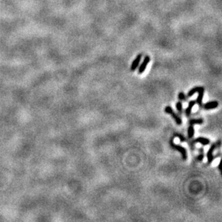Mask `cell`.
Returning a JSON list of instances; mask_svg holds the SVG:
<instances>
[{
  "mask_svg": "<svg viewBox=\"0 0 222 222\" xmlns=\"http://www.w3.org/2000/svg\"><path fill=\"white\" fill-rule=\"evenodd\" d=\"M219 103L217 101H209V102L206 103L204 105V108L206 110H211L216 109L217 107H218Z\"/></svg>",
  "mask_w": 222,
  "mask_h": 222,
  "instance_id": "5",
  "label": "cell"
},
{
  "mask_svg": "<svg viewBox=\"0 0 222 222\" xmlns=\"http://www.w3.org/2000/svg\"><path fill=\"white\" fill-rule=\"evenodd\" d=\"M203 88H204L203 86H197V87H195V88H192L191 90H190L189 92L188 93V97H191L192 96H193L194 94H196V93L198 92V91H200V90L203 89Z\"/></svg>",
  "mask_w": 222,
  "mask_h": 222,
  "instance_id": "10",
  "label": "cell"
},
{
  "mask_svg": "<svg viewBox=\"0 0 222 222\" xmlns=\"http://www.w3.org/2000/svg\"><path fill=\"white\" fill-rule=\"evenodd\" d=\"M176 109L178 110L179 112H182L183 111V105H182V103L181 102V101H178V102H177L176 104Z\"/></svg>",
  "mask_w": 222,
  "mask_h": 222,
  "instance_id": "13",
  "label": "cell"
},
{
  "mask_svg": "<svg viewBox=\"0 0 222 222\" xmlns=\"http://www.w3.org/2000/svg\"><path fill=\"white\" fill-rule=\"evenodd\" d=\"M142 56H143V55H142L141 53H140V54H138L137 55V57L134 58V60H133L132 63V65H131V71H136V69H137V67L139 66V64H140V61H141Z\"/></svg>",
  "mask_w": 222,
  "mask_h": 222,
  "instance_id": "4",
  "label": "cell"
},
{
  "mask_svg": "<svg viewBox=\"0 0 222 222\" xmlns=\"http://www.w3.org/2000/svg\"><path fill=\"white\" fill-rule=\"evenodd\" d=\"M196 104V101H194V100H192V101H189V104H188V107H187V109H185V114H186V116H190V114H191V111H192V109L193 107H194V105Z\"/></svg>",
  "mask_w": 222,
  "mask_h": 222,
  "instance_id": "8",
  "label": "cell"
},
{
  "mask_svg": "<svg viewBox=\"0 0 222 222\" xmlns=\"http://www.w3.org/2000/svg\"><path fill=\"white\" fill-rule=\"evenodd\" d=\"M204 123V120L202 119H193L190 120V125H194V124H202Z\"/></svg>",
  "mask_w": 222,
  "mask_h": 222,
  "instance_id": "11",
  "label": "cell"
},
{
  "mask_svg": "<svg viewBox=\"0 0 222 222\" xmlns=\"http://www.w3.org/2000/svg\"><path fill=\"white\" fill-rule=\"evenodd\" d=\"M165 113H167V114H170V115H171L172 117V118H173L174 121L175 122V123H176L178 125H181V124H182V119H181V117H178V115H177L176 114H175V112H174L173 109H172V107H170V106H167L165 108Z\"/></svg>",
  "mask_w": 222,
  "mask_h": 222,
  "instance_id": "1",
  "label": "cell"
},
{
  "mask_svg": "<svg viewBox=\"0 0 222 222\" xmlns=\"http://www.w3.org/2000/svg\"><path fill=\"white\" fill-rule=\"evenodd\" d=\"M174 137H178V138L180 139V140H181V142H182V143L185 142V138L183 137V136L181 135V134H178V133H175V134H174Z\"/></svg>",
  "mask_w": 222,
  "mask_h": 222,
  "instance_id": "14",
  "label": "cell"
},
{
  "mask_svg": "<svg viewBox=\"0 0 222 222\" xmlns=\"http://www.w3.org/2000/svg\"><path fill=\"white\" fill-rule=\"evenodd\" d=\"M195 142L196 143H201V144L203 145H208L210 143V140H208V139L205 138V137H198V138L195 140Z\"/></svg>",
  "mask_w": 222,
  "mask_h": 222,
  "instance_id": "9",
  "label": "cell"
},
{
  "mask_svg": "<svg viewBox=\"0 0 222 222\" xmlns=\"http://www.w3.org/2000/svg\"><path fill=\"white\" fill-rule=\"evenodd\" d=\"M170 144L171 145V146H172V147L173 148V149H176V150H178V152H181V155H182L183 157V159L184 160H185L187 159V158H188V155H187V152H186V149H185L183 147H182V146L181 145H175V143H173V140H171V141L170 142Z\"/></svg>",
  "mask_w": 222,
  "mask_h": 222,
  "instance_id": "2",
  "label": "cell"
},
{
  "mask_svg": "<svg viewBox=\"0 0 222 222\" xmlns=\"http://www.w3.org/2000/svg\"><path fill=\"white\" fill-rule=\"evenodd\" d=\"M178 98L180 100H185V96L183 92H180L178 94Z\"/></svg>",
  "mask_w": 222,
  "mask_h": 222,
  "instance_id": "15",
  "label": "cell"
},
{
  "mask_svg": "<svg viewBox=\"0 0 222 222\" xmlns=\"http://www.w3.org/2000/svg\"><path fill=\"white\" fill-rule=\"evenodd\" d=\"M216 147H217L216 145H213L210 147V149H208V152H207V158H208V163H211V162H213V160H214V155H213V152H214V149H216Z\"/></svg>",
  "mask_w": 222,
  "mask_h": 222,
  "instance_id": "6",
  "label": "cell"
},
{
  "mask_svg": "<svg viewBox=\"0 0 222 222\" xmlns=\"http://www.w3.org/2000/svg\"><path fill=\"white\" fill-rule=\"evenodd\" d=\"M204 155L203 154H201V155H199L198 156V158H197V159H198V161H202L203 159H204Z\"/></svg>",
  "mask_w": 222,
  "mask_h": 222,
  "instance_id": "16",
  "label": "cell"
},
{
  "mask_svg": "<svg viewBox=\"0 0 222 222\" xmlns=\"http://www.w3.org/2000/svg\"><path fill=\"white\" fill-rule=\"evenodd\" d=\"M149 61H150V58H149V56H146L145 57L143 61L142 62L141 65H140V67H139V70H138L139 73L142 74V73H144V71H145L146 68H147V65L149 64Z\"/></svg>",
  "mask_w": 222,
  "mask_h": 222,
  "instance_id": "3",
  "label": "cell"
},
{
  "mask_svg": "<svg viewBox=\"0 0 222 222\" xmlns=\"http://www.w3.org/2000/svg\"><path fill=\"white\" fill-rule=\"evenodd\" d=\"M194 133H195V131H194L193 127V125H190V127H188V137H189L190 138H192L194 135Z\"/></svg>",
  "mask_w": 222,
  "mask_h": 222,
  "instance_id": "12",
  "label": "cell"
},
{
  "mask_svg": "<svg viewBox=\"0 0 222 222\" xmlns=\"http://www.w3.org/2000/svg\"><path fill=\"white\" fill-rule=\"evenodd\" d=\"M204 91H205V88H203V89L200 90V91L198 92V97H197V99L196 101V103L197 104H198L199 106L202 105V101H203V98H204Z\"/></svg>",
  "mask_w": 222,
  "mask_h": 222,
  "instance_id": "7",
  "label": "cell"
}]
</instances>
